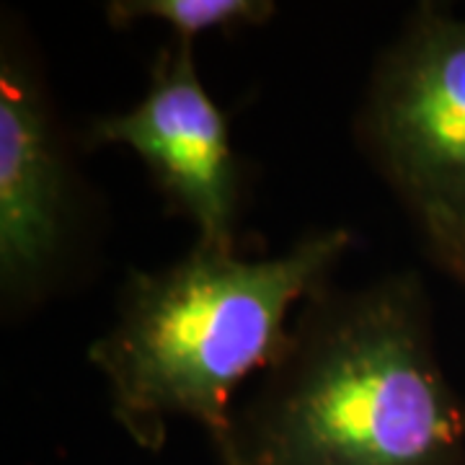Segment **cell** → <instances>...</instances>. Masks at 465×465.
Here are the masks:
<instances>
[{
  "mask_svg": "<svg viewBox=\"0 0 465 465\" xmlns=\"http://www.w3.org/2000/svg\"><path fill=\"white\" fill-rule=\"evenodd\" d=\"M349 246L344 228L302 235L282 256L253 262L238 249L194 243L163 269L130 272L112 329L88 349L116 424L153 452L176 416L223 442L235 391L282 357L292 308L329 284Z\"/></svg>",
  "mask_w": 465,
  "mask_h": 465,
  "instance_id": "obj_2",
  "label": "cell"
},
{
  "mask_svg": "<svg viewBox=\"0 0 465 465\" xmlns=\"http://www.w3.org/2000/svg\"><path fill=\"white\" fill-rule=\"evenodd\" d=\"M277 14L272 0H114L106 5V21L127 29L137 21L166 24L173 39L194 42L210 32H238L241 26H262Z\"/></svg>",
  "mask_w": 465,
  "mask_h": 465,
  "instance_id": "obj_6",
  "label": "cell"
},
{
  "mask_svg": "<svg viewBox=\"0 0 465 465\" xmlns=\"http://www.w3.org/2000/svg\"><path fill=\"white\" fill-rule=\"evenodd\" d=\"M215 450L223 465H465V401L440 365L419 274L305 300Z\"/></svg>",
  "mask_w": 465,
  "mask_h": 465,
  "instance_id": "obj_1",
  "label": "cell"
},
{
  "mask_svg": "<svg viewBox=\"0 0 465 465\" xmlns=\"http://www.w3.org/2000/svg\"><path fill=\"white\" fill-rule=\"evenodd\" d=\"M357 140L416 220L465 217V18L416 5L370 75Z\"/></svg>",
  "mask_w": 465,
  "mask_h": 465,
  "instance_id": "obj_3",
  "label": "cell"
},
{
  "mask_svg": "<svg viewBox=\"0 0 465 465\" xmlns=\"http://www.w3.org/2000/svg\"><path fill=\"white\" fill-rule=\"evenodd\" d=\"M419 231L434 264L465 290V217H419Z\"/></svg>",
  "mask_w": 465,
  "mask_h": 465,
  "instance_id": "obj_7",
  "label": "cell"
},
{
  "mask_svg": "<svg viewBox=\"0 0 465 465\" xmlns=\"http://www.w3.org/2000/svg\"><path fill=\"white\" fill-rule=\"evenodd\" d=\"M88 200L47 81L16 32L0 52V292L11 311L39 305L73 274Z\"/></svg>",
  "mask_w": 465,
  "mask_h": 465,
  "instance_id": "obj_4",
  "label": "cell"
},
{
  "mask_svg": "<svg viewBox=\"0 0 465 465\" xmlns=\"http://www.w3.org/2000/svg\"><path fill=\"white\" fill-rule=\"evenodd\" d=\"M84 140L88 150H134L171 210L197 228V243L238 249L241 168L228 116L202 84L194 42L171 39L150 67L143 99L94 119Z\"/></svg>",
  "mask_w": 465,
  "mask_h": 465,
  "instance_id": "obj_5",
  "label": "cell"
}]
</instances>
